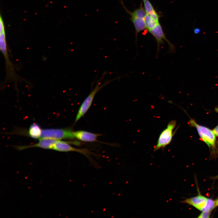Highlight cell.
Listing matches in <instances>:
<instances>
[{"label":"cell","instance_id":"obj_24","mask_svg":"<svg viewBox=\"0 0 218 218\" xmlns=\"http://www.w3.org/2000/svg\"><path fill=\"white\" fill-rule=\"evenodd\" d=\"M216 177L218 178V175Z\"/></svg>","mask_w":218,"mask_h":218},{"label":"cell","instance_id":"obj_13","mask_svg":"<svg viewBox=\"0 0 218 218\" xmlns=\"http://www.w3.org/2000/svg\"><path fill=\"white\" fill-rule=\"evenodd\" d=\"M128 12L130 15V17H136L144 19L147 14L144 9L141 6L132 12L127 11Z\"/></svg>","mask_w":218,"mask_h":218},{"label":"cell","instance_id":"obj_4","mask_svg":"<svg viewBox=\"0 0 218 218\" xmlns=\"http://www.w3.org/2000/svg\"><path fill=\"white\" fill-rule=\"evenodd\" d=\"M189 124L195 127L202 140L209 147H214L215 146V135L213 131L209 128L198 124L193 120L189 121Z\"/></svg>","mask_w":218,"mask_h":218},{"label":"cell","instance_id":"obj_14","mask_svg":"<svg viewBox=\"0 0 218 218\" xmlns=\"http://www.w3.org/2000/svg\"><path fill=\"white\" fill-rule=\"evenodd\" d=\"M146 28L148 31L154 28L157 24L149 14H147L144 18Z\"/></svg>","mask_w":218,"mask_h":218},{"label":"cell","instance_id":"obj_19","mask_svg":"<svg viewBox=\"0 0 218 218\" xmlns=\"http://www.w3.org/2000/svg\"><path fill=\"white\" fill-rule=\"evenodd\" d=\"M0 32H2V31H5L4 30V25L3 24V22L2 21V19L1 18H0Z\"/></svg>","mask_w":218,"mask_h":218},{"label":"cell","instance_id":"obj_11","mask_svg":"<svg viewBox=\"0 0 218 218\" xmlns=\"http://www.w3.org/2000/svg\"><path fill=\"white\" fill-rule=\"evenodd\" d=\"M130 20L133 23L136 30V37L138 33L146 28L144 19L130 17Z\"/></svg>","mask_w":218,"mask_h":218},{"label":"cell","instance_id":"obj_1","mask_svg":"<svg viewBox=\"0 0 218 218\" xmlns=\"http://www.w3.org/2000/svg\"><path fill=\"white\" fill-rule=\"evenodd\" d=\"M176 124V121L175 120H172L169 122L167 127L160 133L157 143L154 147V151L161 149L164 150L171 142L176 131H173Z\"/></svg>","mask_w":218,"mask_h":218},{"label":"cell","instance_id":"obj_18","mask_svg":"<svg viewBox=\"0 0 218 218\" xmlns=\"http://www.w3.org/2000/svg\"><path fill=\"white\" fill-rule=\"evenodd\" d=\"M149 15L155 21L157 24L159 23V18L160 16L156 11Z\"/></svg>","mask_w":218,"mask_h":218},{"label":"cell","instance_id":"obj_17","mask_svg":"<svg viewBox=\"0 0 218 218\" xmlns=\"http://www.w3.org/2000/svg\"><path fill=\"white\" fill-rule=\"evenodd\" d=\"M210 211H203L198 217L199 218H209L210 217Z\"/></svg>","mask_w":218,"mask_h":218},{"label":"cell","instance_id":"obj_23","mask_svg":"<svg viewBox=\"0 0 218 218\" xmlns=\"http://www.w3.org/2000/svg\"><path fill=\"white\" fill-rule=\"evenodd\" d=\"M215 201H216V206H218V200H216Z\"/></svg>","mask_w":218,"mask_h":218},{"label":"cell","instance_id":"obj_2","mask_svg":"<svg viewBox=\"0 0 218 218\" xmlns=\"http://www.w3.org/2000/svg\"><path fill=\"white\" fill-rule=\"evenodd\" d=\"M114 79L107 81L100 85V80L99 81L94 89L85 98L80 106L76 115L75 123H76L88 111L90 107L96 94L104 87L112 81Z\"/></svg>","mask_w":218,"mask_h":218},{"label":"cell","instance_id":"obj_3","mask_svg":"<svg viewBox=\"0 0 218 218\" xmlns=\"http://www.w3.org/2000/svg\"><path fill=\"white\" fill-rule=\"evenodd\" d=\"M74 132L69 128L44 129L42 130L40 139L51 138L58 140L73 139L75 138Z\"/></svg>","mask_w":218,"mask_h":218},{"label":"cell","instance_id":"obj_20","mask_svg":"<svg viewBox=\"0 0 218 218\" xmlns=\"http://www.w3.org/2000/svg\"><path fill=\"white\" fill-rule=\"evenodd\" d=\"M193 31L194 34H198L200 33L201 30L199 28H194Z\"/></svg>","mask_w":218,"mask_h":218},{"label":"cell","instance_id":"obj_22","mask_svg":"<svg viewBox=\"0 0 218 218\" xmlns=\"http://www.w3.org/2000/svg\"><path fill=\"white\" fill-rule=\"evenodd\" d=\"M215 111L216 112L218 113V107H216L215 108Z\"/></svg>","mask_w":218,"mask_h":218},{"label":"cell","instance_id":"obj_8","mask_svg":"<svg viewBox=\"0 0 218 218\" xmlns=\"http://www.w3.org/2000/svg\"><path fill=\"white\" fill-rule=\"evenodd\" d=\"M75 138L84 142L97 141V138L101 134H95L84 130H78L74 132Z\"/></svg>","mask_w":218,"mask_h":218},{"label":"cell","instance_id":"obj_15","mask_svg":"<svg viewBox=\"0 0 218 218\" xmlns=\"http://www.w3.org/2000/svg\"><path fill=\"white\" fill-rule=\"evenodd\" d=\"M216 206V201H213L211 199L207 198L202 212L205 211H211Z\"/></svg>","mask_w":218,"mask_h":218},{"label":"cell","instance_id":"obj_21","mask_svg":"<svg viewBox=\"0 0 218 218\" xmlns=\"http://www.w3.org/2000/svg\"><path fill=\"white\" fill-rule=\"evenodd\" d=\"M213 131L215 135L218 137V125L213 129Z\"/></svg>","mask_w":218,"mask_h":218},{"label":"cell","instance_id":"obj_12","mask_svg":"<svg viewBox=\"0 0 218 218\" xmlns=\"http://www.w3.org/2000/svg\"><path fill=\"white\" fill-rule=\"evenodd\" d=\"M42 130L37 124L34 123L30 126L28 131V135L32 138L40 139Z\"/></svg>","mask_w":218,"mask_h":218},{"label":"cell","instance_id":"obj_6","mask_svg":"<svg viewBox=\"0 0 218 218\" xmlns=\"http://www.w3.org/2000/svg\"><path fill=\"white\" fill-rule=\"evenodd\" d=\"M148 31L155 38L157 41L158 51L160 45L163 43L164 40L167 42L170 50L172 51H174V46L166 38L159 23L157 24L154 28Z\"/></svg>","mask_w":218,"mask_h":218},{"label":"cell","instance_id":"obj_16","mask_svg":"<svg viewBox=\"0 0 218 218\" xmlns=\"http://www.w3.org/2000/svg\"><path fill=\"white\" fill-rule=\"evenodd\" d=\"M143 2L144 9L147 13L150 15L155 11L152 4L149 0H142Z\"/></svg>","mask_w":218,"mask_h":218},{"label":"cell","instance_id":"obj_10","mask_svg":"<svg viewBox=\"0 0 218 218\" xmlns=\"http://www.w3.org/2000/svg\"><path fill=\"white\" fill-rule=\"evenodd\" d=\"M0 48L1 51L5 59L6 68L7 69H12L13 67V66L9 57L5 39V31L0 32Z\"/></svg>","mask_w":218,"mask_h":218},{"label":"cell","instance_id":"obj_9","mask_svg":"<svg viewBox=\"0 0 218 218\" xmlns=\"http://www.w3.org/2000/svg\"><path fill=\"white\" fill-rule=\"evenodd\" d=\"M207 198L201 195L187 198L182 201L181 203H187L194 207L202 211L204 207Z\"/></svg>","mask_w":218,"mask_h":218},{"label":"cell","instance_id":"obj_7","mask_svg":"<svg viewBox=\"0 0 218 218\" xmlns=\"http://www.w3.org/2000/svg\"><path fill=\"white\" fill-rule=\"evenodd\" d=\"M58 140L51 138H41L39 139L37 143L33 145L18 146L16 147L17 149L21 150L31 147H38L44 149H51Z\"/></svg>","mask_w":218,"mask_h":218},{"label":"cell","instance_id":"obj_5","mask_svg":"<svg viewBox=\"0 0 218 218\" xmlns=\"http://www.w3.org/2000/svg\"><path fill=\"white\" fill-rule=\"evenodd\" d=\"M79 143L58 140L54 146L52 150L61 152H76L84 155L90 159V155H95L86 149H79L71 146L70 144L79 145Z\"/></svg>","mask_w":218,"mask_h":218},{"label":"cell","instance_id":"obj_25","mask_svg":"<svg viewBox=\"0 0 218 218\" xmlns=\"http://www.w3.org/2000/svg\"><path fill=\"white\" fill-rule=\"evenodd\" d=\"M217 200H218V199Z\"/></svg>","mask_w":218,"mask_h":218}]
</instances>
